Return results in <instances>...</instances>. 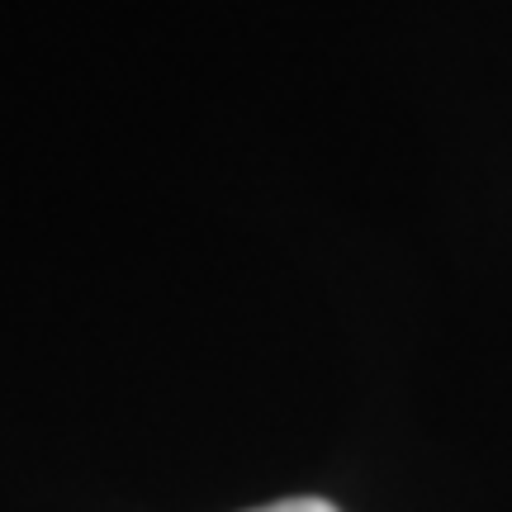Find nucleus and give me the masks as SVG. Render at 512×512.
Here are the masks:
<instances>
[{"instance_id": "1", "label": "nucleus", "mask_w": 512, "mask_h": 512, "mask_svg": "<svg viewBox=\"0 0 512 512\" xmlns=\"http://www.w3.org/2000/svg\"><path fill=\"white\" fill-rule=\"evenodd\" d=\"M256 512H337L323 498H285V503H271V508H256Z\"/></svg>"}]
</instances>
